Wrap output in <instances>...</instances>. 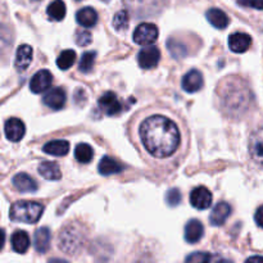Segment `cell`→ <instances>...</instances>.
<instances>
[{
    "label": "cell",
    "instance_id": "obj_1",
    "mask_svg": "<svg viewBox=\"0 0 263 263\" xmlns=\"http://www.w3.org/2000/svg\"><path fill=\"white\" fill-rule=\"evenodd\" d=\"M140 136L146 151L156 158H167L180 145L177 126L163 116L146 118L140 127Z\"/></svg>",
    "mask_w": 263,
    "mask_h": 263
},
{
    "label": "cell",
    "instance_id": "obj_2",
    "mask_svg": "<svg viewBox=\"0 0 263 263\" xmlns=\"http://www.w3.org/2000/svg\"><path fill=\"white\" fill-rule=\"evenodd\" d=\"M44 212L43 204L37 202L21 200L10 207V218L13 221L23 223H36Z\"/></svg>",
    "mask_w": 263,
    "mask_h": 263
},
{
    "label": "cell",
    "instance_id": "obj_3",
    "mask_svg": "<svg viewBox=\"0 0 263 263\" xmlns=\"http://www.w3.org/2000/svg\"><path fill=\"white\" fill-rule=\"evenodd\" d=\"M133 37L138 45H151L158 39V28L153 23H140L134 31Z\"/></svg>",
    "mask_w": 263,
    "mask_h": 263
},
{
    "label": "cell",
    "instance_id": "obj_4",
    "mask_svg": "<svg viewBox=\"0 0 263 263\" xmlns=\"http://www.w3.org/2000/svg\"><path fill=\"white\" fill-rule=\"evenodd\" d=\"M100 110L107 116H116L122 110V104L117 95L112 91H107L98 100Z\"/></svg>",
    "mask_w": 263,
    "mask_h": 263
},
{
    "label": "cell",
    "instance_id": "obj_5",
    "mask_svg": "<svg viewBox=\"0 0 263 263\" xmlns=\"http://www.w3.org/2000/svg\"><path fill=\"white\" fill-rule=\"evenodd\" d=\"M81 243V236L73 228L64 229L63 233L59 236V248L63 249L67 253H72L76 251Z\"/></svg>",
    "mask_w": 263,
    "mask_h": 263
},
{
    "label": "cell",
    "instance_id": "obj_6",
    "mask_svg": "<svg viewBox=\"0 0 263 263\" xmlns=\"http://www.w3.org/2000/svg\"><path fill=\"white\" fill-rule=\"evenodd\" d=\"M51 82H53V76L48 69H41L36 72L30 81V90L33 94H41L50 89Z\"/></svg>",
    "mask_w": 263,
    "mask_h": 263
},
{
    "label": "cell",
    "instance_id": "obj_7",
    "mask_svg": "<svg viewBox=\"0 0 263 263\" xmlns=\"http://www.w3.org/2000/svg\"><path fill=\"white\" fill-rule=\"evenodd\" d=\"M161 59V53L156 46H146L141 49L138 54L139 66L144 69H151L157 67Z\"/></svg>",
    "mask_w": 263,
    "mask_h": 263
},
{
    "label": "cell",
    "instance_id": "obj_8",
    "mask_svg": "<svg viewBox=\"0 0 263 263\" xmlns=\"http://www.w3.org/2000/svg\"><path fill=\"white\" fill-rule=\"evenodd\" d=\"M190 203L197 210H207L212 204V193L204 186H198L190 194Z\"/></svg>",
    "mask_w": 263,
    "mask_h": 263
},
{
    "label": "cell",
    "instance_id": "obj_9",
    "mask_svg": "<svg viewBox=\"0 0 263 263\" xmlns=\"http://www.w3.org/2000/svg\"><path fill=\"white\" fill-rule=\"evenodd\" d=\"M249 154L259 166H263V127L254 131L249 138Z\"/></svg>",
    "mask_w": 263,
    "mask_h": 263
},
{
    "label": "cell",
    "instance_id": "obj_10",
    "mask_svg": "<svg viewBox=\"0 0 263 263\" xmlns=\"http://www.w3.org/2000/svg\"><path fill=\"white\" fill-rule=\"evenodd\" d=\"M4 131L8 140L13 141V143H17V141L22 140V138L25 136V123L21 120H18V118H9L5 122Z\"/></svg>",
    "mask_w": 263,
    "mask_h": 263
},
{
    "label": "cell",
    "instance_id": "obj_11",
    "mask_svg": "<svg viewBox=\"0 0 263 263\" xmlns=\"http://www.w3.org/2000/svg\"><path fill=\"white\" fill-rule=\"evenodd\" d=\"M44 104L46 107L51 108L54 110H59L64 107L67 100V95L66 91H64L62 87H55V89L49 90L48 92L44 97Z\"/></svg>",
    "mask_w": 263,
    "mask_h": 263
},
{
    "label": "cell",
    "instance_id": "obj_12",
    "mask_svg": "<svg viewBox=\"0 0 263 263\" xmlns=\"http://www.w3.org/2000/svg\"><path fill=\"white\" fill-rule=\"evenodd\" d=\"M252 45V37L248 33L235 32L229 36V48L234 53H246Z\"/></svg>",
    "mask_w": 263,
    "mask_h": 263
},
{
    "label": "cell",
    "instance_id": "obj_13",
    "mask_svg": "<svg viewBox=\"0 0 263 263\" xmlns=\"http://www.w3.org/2000/svg\"><path fill=\"white\" fill-rule=\"evenodd\" d=\"M182 89L187 92H197L203 87V74L198 69H192L182 79Z\"/></svg>",
    "mask_w": 263,
    "mask_h": 263
},
{
    "label": "cell",
    "instance_id": "obj_14",
    "mask_svg": "<svg viewBox=\"0 0 263 263\" xmlns=\"http://www.w3.org/2000/svg\"><path fill=\"white\" fill-rule=\"evenodd\" d=\"M204 235V228L199 220H190L185 226V240L189 244H195Z\"/></svg>",
    "mask_w": 263,
    "mask_h": 263
},
{
    "label": "cell",
    "instance_id": "obj_15",
    "mask_svg": "<svg viewBox=\"0 0 263 263\" xmlns=\"http://www.w3.org/2000/svg\"><path fill=\"white\" fill-rule=\"evenodd\" d=\"M230 213H231V207L229 203L226 202L217 203L210 216L211 223H212L213 226H222L223 223L226 222V220L229 218Z\"/></svg>",
    "mask_w": 263,
    "mask_h": 263
},
{
    "label": "cell",
    "instance_id": "obj_16",
    "mask_svg": "<svg viewBox=\"0 0 263 263\" xmlns=\"http://www.w3.org/2000/svg\"><path fill=\"white\" fill-rule=\"evenodd\" d=\"M13 185L21 193H35L37 190V184L35 180L22 172L13 177Z\"/></svg>",
    "mask_w": 263,
    "mask_h": 263
},
{
    "label": "cell",
    "instance_id": "obj_17",
    "mask_svg": "<svg viewBox=\"0 0 263 263\" xmlns=\"http://www.w3.org/2000/svg\"><path fill=\"white\" fill-rule=\"evenodd\" d=\"M98 170H99L100 175H103V176H110V175H116L122 172L123 167L122 164L118 161H116L115 158H112V157L109 156H105L100 159Z\"/></svg>",
    "mask_w": 263,
    "mask_h": 263
},
{
    "label": "cell",
    "instance_id": "obj_18",
    "mask_svg": "<svg viewBox=\"0 0 263 263\" xmlns=\"http://www.w3.org/2000/svg\"><path fill=\"white\" fill-rule=\"evenodd\" d=\"M32 48L30 45H27V44L21 45L18 48L17 54H15V68L18 71H25V69H27V67L32 62Z\"/></svg>",
    "mask_w": 263,
    "mask_h": 263
},
{
    "label": "cell",
    "instance_id": "obj_19",
    "mask_svg": "<svg viewBox=\"0 0 263 263\" xmlns=\"http://www.w3.org/2000/svg\"><path fill=\"white\" fill-rule=\"evenodd\" d=\"M205 15H207L208 22H210L213 27L218 28V30L226 28L229 26V22H230L228 14H226L223 10L218 9V8H211L210 10H207Z\"/></svg>",
    "mask_w": 263,
    "mask_h": 263
},
{
    "label": "cell",
    "instance_id": "obj_20",
    "mask_svg": "<svg viewBox=\"0 0 263 263\" xmlns=\"http://www.w3.org/2000/svg\"><path fill=\"white\" fill-rule=\"evenodd\" d=\"M50 240H51V234L48 228H41L36 230L35 233V249L39 253H46L50 248Z\"/></svg>",
    "mask_w": 263,
    "mask_h": 263
},
{
    "label": "cell",
    "instance_id": "obj_21",
    "mask_svg": "<svg viewBox=\"0 0 263 263\" xmlns=\"http://www.w3.org/2000/svg\"><path fill=\"white\" fill-rule=\"evenodd\" d=\"M10 243H12V248L13 251L17 252V253H26L30 248V236L26 231L23 230H18L15 231L14 234L10 238Z\"/></svg>",
    "mask_w": 263,
    "mask_h": 263
},
{
    "label": "cell",
    "instance_id": "obj_22",
    "mask_svg": "<svg viewBox=\"0 0 263 263\" xmlns=\"http://www.w3.org/2000/svg\"><path fill=\"white\" fill-rule=\"evenodd\" d=\"M43 151L49 156L63 157L69 152V143L66 140H51L43 146Z\"/></svg>",
    "mask_w": 263,
    "mask_h": 263
},
{
    "label": "cell",
    "instance_id": "obj_23",
    "mask_svg": "<svg viewBox=\"0 0 263 263\" xmlns=\"http://www.w3.org/2000/svg\"><path fill=\"white\" fill-rule=\"evenodd\" d=\"M76 20L79 22V25H81L82 27L91 28L98 22V13L95 12V9H92L90 7L82 8V9H80L77 12Z\"/></svg>",
    "mask_w": 263,
    "mask_h": 263
},
{
    "label": "cell",
    "instance_id": "obj_24",
    "mask_svg": "<svg viewBox=\"0 0 263 263\" xmlns=\"http://www.w3.org/2000/svg\"><path fill=\"white\" fill-rule=\"evenodd\" d=\"M39 174L46 180H59L62 177L61 168H59L58 164L55 162H49L44 161L41 162V164L39 166Z\"/></svg>",
    "mask_w": 263,
    "mask_h": 263
},
{
    "label": "cell",
    "instance_id": "obj_25",
    "mask_svg": "<svg viewBox=\"0 0 263 263\" xmlns=\"http://www.w3.org/2000/svg\"><path fill=\"white\" fill-rule=\"evenodd\" d=\"M49 18L53 21H62L66 17V4L62 0H54L49 4L48 9H46Z\"/></svg>",
    "mask_w": 263,
    "mask_h": 263
},
{
    "label": "cell",
    "instance_id": "obj_26",
    "mask_svg": "<svg viewBox=\"0 0 263 263\" xmlns=\"http://www.w3.org/2000/svg\"><path fill=\"white\" fill-rule=\"evenodd\" d=\"M94 157V152L89 144H79L74 149V158L80 162V163H89Z\"/></svg>",
    "mask_w": 263,
    "mask_h": 263
},
{
    "label": "cell",
    "instance_id": "obj_27",
    "mask_svg": "<svg viewBox=\"0 0 263 263\" xmlns=\"http://www.w3.org/2000/svg\"><path fill=\"white\" fill-rule=\"evenodd\" d=\"M74 62H76V53L68 49V50H64L59 54L58 58H57V66L63 69V71H67V69L73 66Z\"/></svg>",
    "mask_w": 263,
    "mask_h": 263
},
{
    "label": "cell",
    "instance_id": "obj_28",
    "mask_svg": "<svg viewBox=\"0 0 263 263\" xmlns=\"http://www.w3.org/2000/svg\"><path fill=\"white\" fill-rule=\"evenodd\" d=\"M95 58H97V53L95 51H86L85 54H82V58L80 59L79 69L82 73H90L94 68L95 64Z\"/></svg>",
    "mask_w": 263,
    "mask_h": 263
},
{
    "label": "cell",
    "instance_id": "obj_29",
    "mask_svg": "<svg viewBox=\"0 0 263 263\" xmlns=\"http://www.w3.org/2000/svg\"><path fill=\"white\" fill-rule=\"evenodd\" d=\"M167 46H168L170 54H171L175 59H181L187 54L185 44L180 43L179 40L171 39V40H168V43H167Z\"/></svg>",
    "mask_w": 263,
    "mask_h": 263
},
{
    "label": "cell",
    "instance_id": "obj_30",
    "mask_svg": "<svg viewBox=\"0 0 263 263\" xmlns=\"http://www.w3.org/2000/svg\"><path fill=\"white\" fill-rule=\"evenodd\" d=\"M128 21H130V17H128L127 10H120L118 13H116L115 18H113V27L117 31L126 30L128 26Z\"/></svg>",
    "mask_w": 263,
    "mask_h": 263
},
{
    "label": "cell",
    "instance_id": "obj_31",
    "mask_svg": "<svg viewBox=\"0 0 263 263\" xmlns=\"http://www.w3.org/2000/svg\"><path fill=\"white\" fill-rule=\"evenodd\" d=\"M212 262V256L207 252H194L189 254L185 259V263H211Z\"/></svg>",
    "mask_w": 263,
    "mask_h": 263
},
{
    "label": "cell",
    "instance_id": "obj_32",
    "mask_svg": "<svg viewBox=\"0 0 263 263\" xmlns=\"http://www.w3.org/2000/svg\"><path fill=\"white\" fill-rule=\"evenodd\" d=\"M166 202L170 207H176L181 203V193L179 189H170L166 194Z\"/></svg>",
    "mask_w": 263,
    "mask_h": 263
},
{
    "label": "cell",
    "instance_id": "obj_33",
    "mask_svg": "<svg viewBox=\"0 0 263 263\" xmlns=\"http://www.w3.org/2000/svg\"><path fill=\"white\" fill-rule=\"evenodd\" d=\"M76 43L80 46H86L91 43V33L87 30H81L76 33Z\"/></svg>",
    "mask_w": 263,
    "mask_h": 263
},
{
    "label": "cell",
    "instance_id": "obj_34",
    "mask_svg": "<svg viewBox=\"0 0 263 263\" xmlns=\"http://www.w3.org/2000/svg\"><path fill=\"white\" fill-rule=\"evenodd\" d=\"M254 220H256L257 225H258L259 228L263 229V205H261V207L257 210L256 216H254Z\"/></svg>",
    "mask_w": 263,
    "mask_h": 263
},
{
    "label": "cell",
    "instance_id": "obj_35",
    "mask_svg": "<svg viewBox=\"0 0 263 263\" xmlns=\"http://www.w3.org/2000/svg\"><path fill=\"white\" fill-rule=\"evenodd\" d=\"M246 263H263V257L261 256L249 257V258L246 261Z\"/></svg>",
    "mask_w": 263,
    "mask_h": 263
},
{
    "label": "cell",
    "instance_id": "obj_36",
    "mask_svg": "<svg viewBox=\"0 0 263 263\" xmlns=\"http://www.w3.org/2000/svg\"><path fill=\"white\" fill-rule=\"evenodd\" d=\"M252 7L256 9H263V0H252Z\"/></svg>",
    "mask_w": 263,
    "mask_h": 263
},
{
    "label": "cell",
    "instance_id": "obj_37",
    "mask_svg": "<svg viewBox=\"0 0 263 263\" xmlns=\"http://www.w3.org/2000/svg\"><path fill=\"white\" fill-rule=\"evenodd\" d=\"M238 3L243 7H252V0H238Z\"/></svg>",
    "mask_w": 263,
    "mask_h": 263
},
{
    "label": "cell",
    "instance_id": "obj_38",
    "mask_svg": "<svg viewBox=\"0 0 263 263\" xmlns=\"http://www.w3.org/2000/svg\"><path fill=\"white\" fill-rule=\"evenodd\" d=\"M48 263H68V262L64 261V259H61V258H51V259H49Z\"/></svg>",
    "mask_w": 263,
    "mask_h": 263
},
{
    "label": "cell",
    "instance_id": "obj_39",
    "mask_svg": "<svg viewBox=\"0 0 263 263\" xmlns=\"http://www.w3.org/2000/svg\"><path fill=\"white\" fill-rule=\"evenodd\" d=\"M217 263H234V262L230 261V259L222 258V259H220V261H217Z\"/></svg>",
    "mask_w": 263,
    "mask_h": 263
},
{
    "label": "cell",
    "instance_id": "obj_40",
    "mask_svg": "<svg viewBox=\"0 0 263 263\" xmlns=\"http://www.w3.org/2000/svg\"><path fill=\"white\" fill-rule=\"evenodd\" d=\"M103 2H109V0H103Z\"/></svg>",
    "mask_w": 263,
    "mask_h": 263
}]
</instances>
